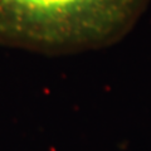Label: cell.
I'll return each instance as SVG.
<instances>
[{
    "mask_svg": "<svg viewBox=\"0 0 151 151\" xmlns=\"http://www.w3.org/2000/svg\"><path fill=\"white\" fill-rule=\"evenodd\" d=\"M151 0H0V44L72 53L117 43Z\"/></svg>",
    "mask_w": 151,
    "mask_h": 151,
    "instance_id": "1",
    "label": "cell"
}]
</instances>
